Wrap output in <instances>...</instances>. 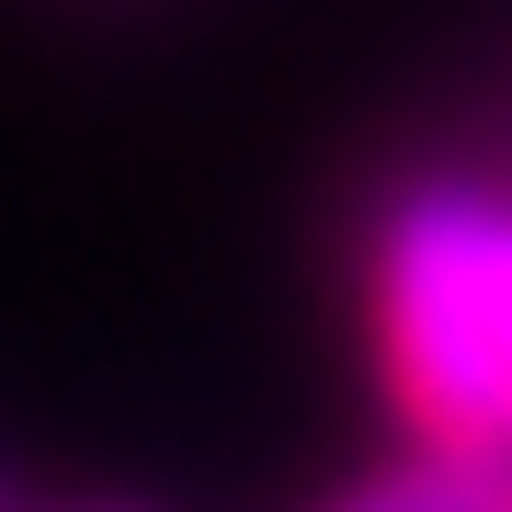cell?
<instances>
[{
    "label": "cell",
    "instance_id": "2",
    "mask_svg": "<svg viewBox=\"0 0 512 512\" xmlns=\"http://www.w3.org/2000/svg\"><path fill=\"white\" fill-rule=\"evenodd\" d=\"M512 478L490 467H456V456H387L376 478H353V490H330L319 512H501Z\"/></svg>",
    "mask_w": 512,
    "mask_h": 512
},
{
    "label": "cell",
    "instance_id": "1",
    "mask_svg": "<svg viewBox=\"0 0 512 512\" xmlns=\"http://www.w3.org/2000/svg\"><path fill=\"white\" fill-rule=\"evenodd\" d=\"M365 342L410 456L512 478V171L410 160L365 205Z\"/></svg>",
    "mask_w": 512,
    "mask_h": 512
},
{
    "label": "cell",
    "instance_id": "4",
    "mask_svg": "<svg viewBox=\"0 0 512 512\" xmlns=\"http://www.w3.org/2000/svg\"><path fill=\"white\" fill-rule=\"evenodd\" d=\"M501 512H512V501H501Z\"/></svg>",
    "mask_w": 512,
    "mask_h": 512
},
{
    "label": "cell",
    "instance_id": "3",
    "mask_svg": "<svg viewBox=\"0 0 512 512\" xmlns=\"http://www.w3.org/2000/svg\"><path fill=\"white\" fill-rule=\"evenodd\" d=\"M57 512H126V501H57Z\"/></svg>",
    "mask_w": 512,
    "mask_h": 512
}]
</instances>
